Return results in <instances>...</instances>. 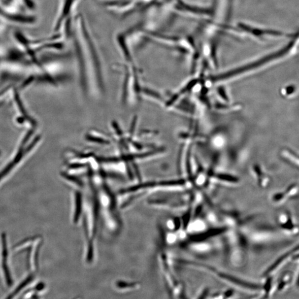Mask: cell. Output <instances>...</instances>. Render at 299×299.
Segmentation results:
<instances>
[{
	"instance_id": "cell-11",
	"label": "cell",
	"mask_w": 299,
	"mask_h": 299,
	"mask_svg": "<svg viewBox=\"0 0 299 299\" xmlns=\"http://www.w3.org/2000/svg\"><path fill=\"white\" fill-rule=\"evenodd\" d=\"M44 287V285L43 283H40L37 285V291H41V290L43 289Z\"/></svg>"
},
{
	"instance_id": "cell-7",
	"label": "cell",
	"mask_w": 299,
	"mask_h": 299,
	"mask_svg": "<svg viewBox=\"0 0 299 299\" xmlns=\"http://www.w3.org/2000/svg\"><path fill=\"white\" fill-rule=\"evenodd\" d=\"M217 179L229 183H237L238 182V178L233 176L229 175V174L219 173L216 175Z\"/></svg>"
},
{
	"instance_id": "cell-9",
	"label": "cell",
	"mask_w": 299,
	"mask_h": 299,
	"mask_svg": "<svg viewBox=\"0 0 299 299\" xmlns=\"http://www.w3.org/2000/svg\"><path fill=\"white\" fill-rule=\"evenodd\" d=\"M287 195L285 192L284 193H278L272 195L271 201L275 203H279L284 201L286 199Z\"/></svg>"
},
{
	"instance_id": "cell-6",
	"label": "cell",
	"mask_w": 299,
	"mask_h": 299,
	"mask_svg": "<svg viewBox=\"0 0 299 299\" xmlns=\"http://www.w3.org/2000/svg\"><path fill=\"white\" fill-rule=\"evenodd\" d=\"M33 279V276L30 275L25 280L23 281L17 287V288L15 290V291L13 292L10 296H9L7 298H12L13 297H15L18 293L22 291L25 287H26V285H28Z\"/></svg>"
},
{
	"instance_id": "cell-3",
	"label": "cell",
	"mask_w": 299,
	"mask_h": 299,
	"mask_svg": "<svg viewBox=\"0 0 299 299\" xmlns=\"http://www.w3.org/2000/svg\"><path fill=\"white\" fill-rule=\"evenodd\" d=\"M196 266L200 267L203 269H206L208 271H210L214 275H216L218 278L222 280H224L225 282L230 283V284L235 285L236 287H238L241 288L249 290H256L260 289L258 285L249 283L247 281L236 278L233 275L227 274L224 272L218 271L216 269L213 268L211 266L201 264V263H196Z\"/></svg>"
},
{
	"instance_id": "cell-4",
	"label": "cell",
	"mask_w": 299,
	"mask_h": 299,
	"mask_svg": "<svg viewBox=\"0 0 299 299\" xmlns=\"http://www.w3.org/2000/svg\"><path fill=\"white\" fill-rule=\"evenodd\" d=\"M295 253V249H293L291 251L285 253L282 256L280 257L277 260L273 263V264L269 267L265 273V276L270 275L273 272L275 271L276 269H279V267L282 266L285 262L288 260V259L291 258L293 255L292 254Z\"/></svg>"
},
{
	"instance_id": "cell-2",
	"label": "cell",
	"mask_w": 299,
	"mask_h": 299,
	"mask_svg": "<svg viewBox=\"0 0 299 299\" xmlns=\"http://www.w3.org/2000/svg\"><path fill=\"white\" fill-rule=\"evenodd\" d=\"M236 30L239 32H242L258 40H266L271 37L274 38H289L295 37V34L288 33L283 31L262 28L252 25L240 22L236 24Z\"/></svg>"
},
{
	"instance_id": "cell-1",
	"label": "cell",
	"mask_w": 299,
	"mask_h": 299,
	"mask_svg": "<svg viewBox=\"0 0 299 299\" xmlns=\"http://www.w3.org/2000/svg\"><path fill=\"white\" fill-rule=\"evenodd\" d=\"M298 36L290 39V42L285 44L282 48L278 49L274 52H271L262 57L258 58L256 60L248 62L243 65L236 66V68L227 70L219 74L213 75L211 80L213 82L224 81L228 79L234 78L241 75L247 74L252 71L260 69V68L281 61L294 53V49L298 44Z\"/></svg>"
},
{
	"instance_id": "cell-10",
	"label": "cell",
	"mask_w": 299,
	"mask_h": 299,
	"mask_svg": "<svg viewBox=\"0 0 299 299\" xmlns=\"http://www.w3.org/2000/svg\"><path fill=\"white\" fill-rule=\"evenodd\" d=\"M233 292L231 291V290H230V291H228L226 292H225L224 294H222V297L224 298H229L232 296H233Z\"/></svg>"
},
{
	"instance_id": "cell-5",
	"label": "cell",
	"mask_w": 299,
	"mask_h": 299,
	"mask_svg": "<svg viewBox=\"0 0 299 299\" xmlns=\"http://www.w3.org/2000/svg\"><path fill=\"white\" fill-rule=\"evenodd\" d=\"M279 222L281 227L285 231L291 232L296 229V226L294 224L291 217L286 214L280 216Z\"/></svg>"
},
{
	"instance_id": "cell-8",
	"label": "cell",
	"mask_w": 299,
	"mask_h": 299,
	"mask_svg": "<svg viewBox=\"0 0 299 299\" xmlns=\"http://www.w3.org/2000/svg\"><path fill=\"white\" fill-rule=\"evenodd\" d=\"M80 209H81V196L79 193H77L75 196V212L74 218L75 222H77L79 220Z\"/></svg>"
}]
</instances>
